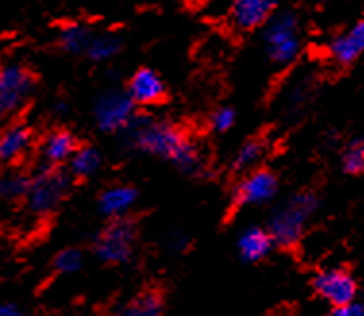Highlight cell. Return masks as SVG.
<instances>
[{
	"label": "cell",
	"instance_id": "obj_1",
	"mask_svg": "<svg viewBox=\"0 0 364 316\" xmlns=\"http://www.w3.org/2000/svg\"><path fill=\"white\" fill-rule=\"evenodd\" d=\"M124 141L133 151L170 158L187 174L203 172V158L178 127L162 120L135 116L124 130Z\"/></svg>",
	"mask_w": 364,
	"mask_h": 316
},
{
	"label": "cell",
	"instance_id": "obj_2",
	"mask_svg": "<svg viewBox=\"0 0 364 316\" xmlns=\"http://www.w3.org/2000/svg\"><path fill=\"white\" fill-rule=\"evenodd\" d=\"M316 206V195L312 191H305L293 195L284 204H279L278 209H274L268 220V233L272 241L278 245L297 243Z\"/></svg>",
	"mask_w": 364,
	"mask_h": 316
},
{
	"label": "cell",
	"instance_id": "obj_3",
	"mask_svg": "<svg viewBox=\"0 0 364 316\" xmlns=\"http://www.w3.org/2000/svg\"><path fill=\"white\" fill-rule=\"evenodd\" d=\"M68 187H70V179L64 172L43 164L29 181V191L26 197L27 204L39 216L50 214L66 199Z\"/></svg>",
	"mask_w": 364,
	"mask_h": 316
},
{
	"label": "cell",
	"instance_id": "obj_4",
	"mask_svg": "<svg viewBox=\"0 0 364 316\" xmlns=\"http://www.w3.org/2000/svg\"><path fill=\"white\" fill-rule=\"evenodd\" d=\"M268 54L276 64H289L299 56V18L289 10L272 16L264 26Z\"/></svg>",
	"mask_w": 364,
	"mask_h": 316
},
{
	"label": "cell",
	"instance_id": "obj_5",
	"mask_svg": "<svg viewBox=\"0 0 364 316\" xmlns=\"http://www.w3.org/2000/svg\"><path fill=\"white\" fill-rule=\"evenodd\" d=\"M35 79L21 64L8 62L0 66V116H10L21 110L31 97Z\"/></svg>",
	"mask_w": 364,
	"mask_h": 316
},
{
	"label": "cell",
	"instance_id": "obj_6",
	"mask_svg": "<svg viewBox=\"0 0 364 316\" xmlns=\"http://www.w3.org/2000/svg\"><path fill=\"white\" fill-rule=\"evenodd\" d=\"M133 245H135V226L126 218H119L100 231L95 251L102 263L122 264L132 258Z\"/></svg>",
	"mask_w": 364,
	"mask_h": 316
},
{
	"label": "cell",
	"instance_id": "obj_7",
	"mask_svg": "<svg viewBox=\"0 0 364 316\" xmlns=\"http://www.w3.org/2000/svg\"><path fill=\"white\" fill-rule=\"evenodd\" d=\"M95 122L102 132H122L135 118V102L127 93L106 91L95 100Z\"/></svg>",
	"mask_w": 364,
	"mask_h": 316
},
{
	"label": "cell",
	"instance_id": "obj_8",
	"mask_svg": "<svg viewBox=\"0 0 364 316\" xmlns=\"http://www.w3.org/2000/svg\"><path fill=\"white\" fill-rule=\"evenodd\" d=\"M312 285L318 295L333 305V309L353 303V299L357 295V283L353 276L349 272L339 270V268L322 270L314 278Z\"/></svg>",
	"mask_w": 364,
	"mask_h": 316
},
{
	"label": "cell",
	"instance_id": "obj_9",
	"mask_svg": "<svg viewBox=\"0 0 364 316\" xmlns=\"http://www.w3.org/2000/svg\"><path fill=\"white\" fill-rule=\"evenodd\" d=\"M278 193V179L272 172L257 170L241 179L235 189V203L237 204H264Z\"/></svg>",
	"mask_w": 364,
	"mask_h": 316
},
{
	"label": "cell",
	"instance_id": "obj_10",
	"mask_svg": "<svg viewBox=\"0 0 364 316\" xmlns=\"http://www.w3.org/2000/svg\"><path fill=\"white\" fill-rule=\"evenodd\" d=\"M276 2L272 0H237L232 6V21L239 29H257L266 26L274 16Z\"/></svg>",
	"mask_w": 364,
	"mask_h": 316
},
{
	"label": "cell",
	"instance_id": "obj_11",
	"mask_svg": "<svg viewBox=\"0 0 364 316\" xmlns=\"http://www.w3.org/2000/svg\"><path fill=\"white\" fill-rule=\"evenodd\" d=\"M77 149H80L77 141L68 130H54L43 141L41 157H43L45 166L56 168L62 162H70Z\"/></svg>",
	"mask_w": 364,
	"mask_h": 316
},
{
	"label": "cell",
	"instance_id": "obj_12",
	"mask_svg": "<svg viewBox=\"0 0 364 316\" xmlns=\"http://www.w3.org/2000/svg\"><path fill=\"white\" fill-rule=\"evenodd\" d=\"M127 95L132 97L135 105H156L164 97V83L159 78V73L145 68V70H139L132 78L129 87H127Z\"/></svg>",
	"mask_w": 364,
	"mask_h": 316
},
{
	"label": "cell",
	"instance_id": "obj_13",
	"mask_svg": "<svg viewBox=\"0 0 364 316\" xmlns=\"http://www.w3.org/2000/svg\"><path fill=\"white\" fill-rule=\"evenodd\" d=\"M364 53V20L355 23L330 43V56L338 64H351Z\"/></svg>",
	"mask_w": 364,
	"mask_h": 316
},
{
	"label": "cell",
	"instance_id": "obj_14",
	"mask_svg": "<svg viewBox=\"0 0 364 316\" xmlns=\"http://www.w3.org/2000/svg\"><path fill=\"white\" fill-rule=\"evenodd\" d=\"M33 141L31 130L26 124H10L0 133V160L2 162H16L26 157Z\"/></svg>",
	"mask_w": 364,
	"mask_h": 316
},
{
	"label": "cell",
	"instance_id": "obj_15",
	"mask_svg": "<svg viewBox=\"0 0 364 316\" xmlns=\"http://www.w3.org/2000/svg\"><path fill=\"white\" fill-rule=\"evenodd\" d=\"M135 201H137V191L133 187H129V185H114V187L106 189L100 195L99 206L102 214L114 218V220H119V218H124L127 212L132 211Z\"/></svg>",
	"mask_w": 364,
	"mask_h": 316
},
{
	"label": "cell",
	"instance_id": "obj_16",
	"mask_svg": "<svg viewBox=\"0 0 364 316\" xmlns=\"http://www.w3.org/2000/svg\"><path fill=\"white\" fill-rule=\"evenodd\" d=\"M272 245H274V241H272L268 231L262 230V228H249L239 236V257L247 263H257L270 253Z\"/></svg>",
	"mask_w": 364,
	"mask_h": 316
},
{
	"label": "cell",
	"instance_id": "obj_17",
	"mask_svg": "<svg viewBox=\"0 0 364 316\" xmlns=\"http://www.w3.org/2000/svg\"><path fill=\"white\" fill-rule=\"evenodd\" d=\"M91 39H93V33L81 23H68V26L62 27V31L58 35L60 46L66 53L72 54L87 53V48L91 45Z\"/></svg>",
	"mask_w": 364,
	"mask_h": 316
},
{
	"label": "cell",
	"instance_id": "obj_18",
	"mask_svg": "<svg viewBox=\"0 0 364 316\" xmlns=\"http://www.w3.org/2000/svg\"><path fill=\"white\" fill-rule=\"evenodd\" d=\"M162 315V299L160 295L146 291L141 293L133 301L124 305L122 309H118L112 316H160Z\"/></svg>",
	"mask_w": 364,
	"mask_h": 316
},
{
	"label": "cell",
	"instance_id": "obj_19",
	"mask_svg": "<svg viewBox=\"0 0 364 316\" xmlns=\"http://www.w3.org/2000/svg\"><path fill=\"white\" fill-rule=\"evenodd\" d=\"M102 164V157L95 147H80L70 160V170L77 178H89L91 174L99 170Z\"/></svg>",
	"mask_w": 364,
	"mask_h": 316
},
{
	"label": "cell",
	"instance_id": "obj_20",
	"mask_svg": "<svg viewBox=\"0 0 364 316\" xmlns=\"http://www.w3.org/2000/svg\"><path fill=\"white\" fill-rule=\"evenodd\" d=\"M122 48V41L112 33H100L93 35L91 45L87 48V56L95 62H106V60L114 58Z\"/></svg>",
	"mask_w": 364,
	"mask_h": 316
},
{
	"label": "cell",
	"instance_id": "obj_21",
	"mask_svg": "<svg viewBox=\"0 0 364 316\" xmlns=\"http://www.w3.org/2000/svg\"><path fill=\"white\" fill-rule=\"evenodd\" d=\"M29 181L31 178H27L20 172H8L4 176H0V199L16 201V199L27 197Z\"/></svg>",
	"mask_w": 364,
	"mask_h": 316
},
{
	"label": "cell",
	"instance_id": "obj_22",
	"mask_svg": "<svg viewBox=\"0 0 364 316\" xmlns=\"http://www.w3.org/2000/svg\"><path fill=\"white\" fill-rule=\"evenodd\" d=\"M262 152H264V147H262L260 141H247L245 145L239 149L235 158H233V166H235L237 170L252 168V166L260 160Z\"/></svg>",
	"mask_w": 364,
	"mask_h": 316
},
{
	"label": "cell",
	"instance_id": "obj_23",
	"mask_svg": "<svg viewBox=\"0 0 364 316\" xmlns=\"http://www.w3.org/2000/svg\"><path fill=\"white\" fill-rule=\"evenodd\" d=\"M83 264V257L77 249H64L60 251L56 258H54V268L60 274H73L77 272Z\"/></svg>",
	"mask_w": 364,
	"mask_h": 316
},
{
	"label": "cell",
	"instance_id": "obj_24",
	"mask_svg": "<svg viewBox=\"0 0 364 316\" xmlns=\"http://www.w3.org/2000/svg\"><path fill=\"white\" fill-rule=\"evenodd\" d=\"M343 168L349 174H360L364 172V143L357 141L349 145L343 154Z\"/></svg>",
	"mask_w": 364,
	"mask_h": 316
},
{
	"label": "cell",
	"instance_id": "obj_25",
	"mask_svg": "<svg viewBox=\"0 0 364 316\" xmlns=\"http://www.w3.org/2000/svg\"><path fill=\"white\" fill-rule=\"evenodd\" d=\"M233 124H235V112L232 108H220L212 116V127L216 132H228Z\"/></svg>",
	"mask_w": 364,
	"mask_h": 316
},
{
	"label": "cell",
	"instance_id": "obj_26",
	"mask_svg": "<svg viewBox=\"0 0 364 316\" xmlns=\"http://www.w3.org/2000/svg\"><path fill=\"white\" fill-rule=\"evenodd\" d=\"M331 316H364V307L358 303H349L343 305V307H338V309H333Z\"/></svg>",
	"mask_w": 364,
	"mask_h": 316
},
{
	"label": "cell",
	"instance_id": "obj_27",
	"mask_svg": "<svg viewBox=\"0 0 364 316\" xmlns=\"http://www.w3.org/2000/svg\"><path fill=\"white\" fill-rule=\"evenodd\" d=\"M0 316H23V312L16 303L4 301V303H0Z\"/></svg>",
	"mask_w": 364,
	"mask_h": 316
},
{
	"label": "cell",
	"instance_id": "obj_28",
	"mask_svg": "<svg viewBox=\"0 0 364 316\" xmlns=\"http://www.w3.org/2000/svg\"><path fill=\"white\" fill-rule=\"evenodd\" d=\"M170 247H172V251H186L187 247H189V239H187L186 236H173L172 239H170Z\"/></svg>",
	"mask_w": 364,
	"mask_h": 316
},
{
	"label": "cell",
	"instance_id": "obj_29",
	"mask_svg": "<svg viewBox=\"0 0 364 316\" xmlns=\"http://www.w3.org/2000/svg\"><path fill=\"white\" fill-rule=\"evenodd\" d=\"M53 110L56 114H58V116H62V114H64V112H68V105H66V102H64V100H58V102H54Z\"/></svg>",
	"mask_w": 364,
	"mask_h": 316
},
{
	"label": "cell",
	"instance_id": "obj_30",
	"mask_svg": "<svg viewBox=\"0 0 364 316\" xmlns=\"http://www.w3.org/2000/svg\"><path fill=\"white\" fill-rule=\"evenodd\" d=\"M272 316H293L291 312H285V310H279V312H274Z\"/></svg>",
	"mask_w": 364,
	"mask_h": 316
}]
</instances>
